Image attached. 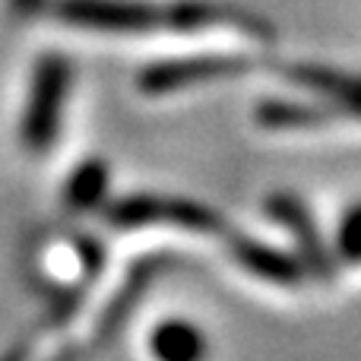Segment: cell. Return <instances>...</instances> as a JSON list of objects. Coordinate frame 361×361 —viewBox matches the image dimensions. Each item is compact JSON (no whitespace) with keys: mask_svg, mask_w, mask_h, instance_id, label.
<instances>
[{"mask_svg":"<svg viewBox=\"0 0 361 361\" xmlns=\"http://www.w3.org/2000/svg\"><path fill=\"white\" fill-rule=\"evenodd\" d=\"M57 16L76 25H95V29H143L152 19L149 10L118 0H61L54 6Z\"/></svg>","mask_w":361,"mask_h":361,"instance_id":"cell-2","label":"cell"},{"mask_svg":"<svg viewBox=\"0 0 361 361\" xmlns=\"http://www.w3.org/2000/svg\"><path fill=\"white\" fill-rule=\"evenodd\" d=\"M102 169H95V165H89V169H82L80 175H76L73 180H70V200H73V203H92L95 197H99L102 193Z\"/></svg>","mask_w":361,"mask_h":361,"instance_id":"cell-3","label":"cell"},{"mask_svg":"<svg viewBox=\"0 0 361 361\" xmlns=\"http://www.w3.org/2000/svg\"><path fill=\"white\" fill-rule=\"evenodd\" d=\"M13 4H16V10H32V4H35V0H13Z\"/></svg>","mask_w":361,"mask_h":361,"instance_id":"cell-4","label":"cell"},{"mask_svg":"<svg viewBox=\"0 0 361 361\" xmlns=\"http://www.w3.org/2000/svg\"><path fill=\"white\" fill-rule=\"evenodd\" d=\"M67 63L57 54L44 57L42 67L35 73V86H32L29 111L23 121V140L29 149H48L54 143L57 121H61V105L67 95Z\"/></svg>","mask_w":361,"mask_h":361,"instance_id":"cell-1","label":"cell"}]
</instances>
